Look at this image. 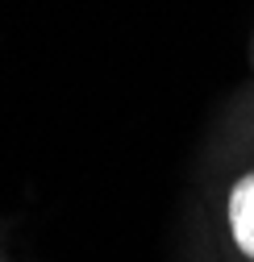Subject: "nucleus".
<instances>
[{
	"label": "nucleus",
	"mask_w": 254,
	"mask_h": 262,
	"mask_svg": "<svg viewBox=\"0 0 254 262\" xmlns=\"http://www.w3.org/2000/svg\"><path fill=\"white\" fill-rule=\"evenodd\" d=\"M229 225H234L238 246L254 258V171L229 191Z\"/></svg>",
	"instance_id": "obj_1"
},
{
	"label": "nucleus",
	"mask_w": 254,
	"mask_h": 262,
	"mask_svg": "<svg viewBox=\"0 0 254 262\" xmlns=\"http://www.w3.org/2000/svg\"><path fill=\"white\" fill-rule=\"evenodd\" d=\"M250 58H254V46H250Z\"/></svg>",
	"instance_id": "obj_2"
}]
</instances>
